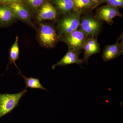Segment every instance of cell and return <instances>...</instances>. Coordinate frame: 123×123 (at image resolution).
<instances>
[{"mask_svg": "<svg viewBox=\"0 0 123 123\" xmlns=\"http://www.w3.org/2000/svg\"><path fill=\"white\" fill-rule=\"evenodd\" d=\"M81 14L80 11H74L60 20L57 26L59 38L77 30L80 22Z\"/></svg>", "mask_w": 123, "mask_h": 123, "instance_id": "1", "label": "cell"}, {"mask_svg": "<svg viewBox=\"0 0 123 123\" xmlns=\"http://www.w3.org/2000/svg\"><path fill=\"white\" fill-rule=\"evenodd\" d=\"M26 92L25 89L15 94H0V118L12 111Z\"/></svg>", "mask_w": 123, "mask_h": 123, "instance_id": "2", "label": "cell"}, {"mask_svg": "<svg viewBox=\"0 0 123 123\" xmlns=\"http://www.w3.org/2000/svg\"><path fill=\"white\" fill-rule=\"evenodd\" d=\"M38 37L40 43L48 48L53 47L59 39V36L52 27L43 23L40 24Z\"/></svg>", "mask_w": 123, "mask_h": 123, "instance_id": "3", "label": "cell"}, {"mask_svg": "<svg viewBox=\"0 0 123 123\" xmlns=\"http://www.w3.org/2000/svg\"><path fill=\"white\" fill-rule=\"evenodd\" d=\"M87 37L80 30H77L59 39L67 44L68 49L78 50L82 49Z\"/></svg>", "mask_w": 123, "mask_h": 123, "instance_id": "4", "label": "cell"}, {"mask_svg": "<svg viewBox=\"0 0 123 123\" xmlns=\"http://www.w3.org/2000/svg\"><path fill=\"white\" fill-rule=\"evenodd\" d=\"M80 30L86 36L93 37L99 32L101 24L97 18L88 16L85 17L80 21Z\"/></svg>", "mask_w": 123, "mask_h": 123, "instance_id": "5", "label": "cell"}, {"mask_svg": "<svg viewBox=\"0 0 123 123\" xmlns=\"http://www.w3.org/2000/svg\"><path fill=\"white\" fill-rule=\"evenodd\" d=\"M8 5L12 10L16 18L34 27L30 11L22 3L15 2Z\"/></svg>", "mask_w": 123, "mask_h": 123, "instance_id": "6", "label": "cell"}, {"mask_svg": "<svg viewBox=\"0 0 123 123\" xmlns=\"http://www.w3.org/2000/svg\"><path fill=\"white\" fill-rule=\"evenodd\" d=\"M96 16L98 20L110 23L112 22V19L115 17H122L123 15L120 12L118 8L108 5L99 8L97 10Z\"/></svg>", "mask_w": 123, "mask_h": 123, "instance_id": "7", "label": "cell"}, {"mask_svg": "<svg viewBox=\"0 0 123 123\" xmlns=\"http://www.w3.org/2000/svg\"><path fill=\"white\" fill-rule=\"evenodd\" d=\"M58 15L56 9L51 3L46 1L38 10L37 20L42 22L44 20H55Z\"/></svg>", "mask_w": 123, "mask_h": 123, "instance_id": "8", "label": "cell"}, {"mask_svg": "<svg viewBox=\"0 0 123 123\" xmlns=\"http://www.w3.org/2000/svg\"><path fill=\"white\" fill-rule=\"evenodd\" d=\"M118 38L115 44L108 45L104 48L102 53V58L105 62L114 59L123 54V40L119 42Z\"/></svg>", "mask_w": 123, "mask_h": 123, "instance_id": "9", "label": "cell"}, {"mask_svg": "<svg viewBox=\"0 0 123 123\" xmlns=\"http://www.w3.org/2000/svg\"><path fill=\"white\" fill-rule=\"evenodd\" d=\"M80 53V50H72L68 49V52L61 60L56 63L52 65V69H54L56 66H64L72 64H77L81 66L82 60L79 59Z\"/></svg>", "mask_w": 123, "mask_h": 123, "instance_id": "10", "label": "cell"}, {"mask_svg": "<svg viewBox=\"0 0 123 123\" xmlns=\"http://www.w3.org/2000/svg\"><path fill=\"white\" fill-rule=\"evenodd\" d=\"M82 49L84 50V58L82 60V63H87L90 57L92 55L100 52V46L97 40L93 37L87 38Z\"/></svg>", "mask_w": 123, "mask_h": 123, "instance_id": "11", "label": "cell"}, {"mask_svg": "<svg viewBox=\"0 0 123 123\" xmlns=\"http://www.w3.org/2000/svg\"><path fill=\"white\" fill-rule=\"evenodd\" d=\"M15 19L13 11L8 5L0 6V26H9Z\"/></svg>", "mask_w": 123, "mask_h": 123, "instance_id": "12", "label": "cell"}, {"mask_svg": "<svg viewBox=\"0 0 123 123\" xmlns=\"http://www.w3.org/2000/svg\"><path fill=\"white\" fill-rule=\"evenodd\" d=\"M59 9L60 12L64 15L69 14L73 10V0H51Z\"/></svg>", "mask_w": 123, "mask_h": 123, "instance_id": "13", "label": "cell"}, {"mask_svg": "<svg viewBox=\"0 0 123 123\" xmlns=\"http://www.w3.org/2000/svg\"><path fill=\"white\" fill-rule=\"evenodd\" d=\"M74 11L81 12L82 10L94 7L95 4L91 0H73Z\"/></svg>", "mask_w": 123, "mask_h": 123, "instance_id": "14", "label": "cell"}, {"mask_svg": "<svg viewBox=\"0 0 123 123\" xmlns=\"http://www.w3.org/2000/svg\"><path fill=\"white\" fill-rule=\"evenodd\" d=\"M19 48L18 44V37L17 36L15 38V42L12 45L10 50V62L9 64L13 63L15 66L18 68L15 61L19 58Z\"/></svg>", "mask_w": 123, "mask_h": 123, "instance_id": "15", "label": "cell"}, {"mask_svg": "<svg viewBox=\"0 0 123 123\" xmlns=\"http://www.w3.org/2000/svg\"><path fill=\"white\" fill-rule=\"evenodd\" d=\"M21 76L24 78L26 86L25 87V89L27 87L33 89H41L43 90L47 91L44 87L40 83L39 79L37 78H33L32 77L27 78L24 75H21Z\"/></svg>", "mask_w": 123, "mask_h": 123, "instance_id": "16", "label": "cell"}, {"mask_svg": "<svg viewBox=\"0 0 123 123\" xmlns=\"http://www.w3.org/2000/svg\"><path fill=\"white\" fill-rule=\"evenodd\" d=\"M47 0H26L28 5L33 9L37 11Z\"/></svg>", "mask_w": 123, "mask_h": 123, "instance_id": "17", "label": "cell"}, {"mask_svg": "<svg viewBox=\"0 0 123 123\" xmlns=\"http://www.w3.org/2000/svg\"><path fill=\"white\" fill-rule=\"evenodd\" d=\"M108 5L118 8H123V0H105Z\"/></svg>", "mask_w": 123, "mask_h": 123, "instance_id": "18", "label": "cell"}, {"mask_svg": "<svg viewBox=\"0 0 123 123\" xmlns=\"http://www.w3.org/2000/svg\"><path fill=\"white\" fill-rule=\"evenodd\" d=\"M23 0H0V4L9 5L15 2L22 3Z\"/></svg>", "mask_w": 123, "mask_h": 123, "instance_id": "19", "label": "cell"}, {"mask_svg": "<svg viewBox=\"0 0 123 123\" xmlns=\"http://www.w3.org/2000/svg\"><path fill=\"white\" fill-rule=\"evenodd\" d=\"M92 2H93L95 5H97L98 4L100 3L102 1H105V0H91Z\"/></svg>", "mask_w": 123, "mask_h": 123, "instance_id": "20", "label": "cell"}]
</instances>
